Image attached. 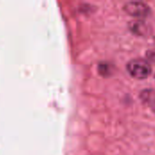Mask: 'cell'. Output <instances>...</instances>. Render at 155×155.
Returning a JSON list of instances; mask_svg holds the SVG:
<instances>
[{
    "label": "cell",
    "mask_w": 155,
    "mask_h": 155,
    "mask_svg": "<svg viewBox=\"0 0 155 155\" xmlns=\"http://www.w3.org/2000/svg\"><path fill=\"white\" fill-rule=\"evenodd\" d=\"M126 68L133 77L139 80L146 79L152 73V66L150 63L142 58H135L129 61Z\"/></svg>",
    "instance_id": "cell-1"
},
{
    "label": "cell",
    "mask_w": 155,
    "mask_h": 155,
    "mask_svg": "<svg viewBox=\"0 0 155 155\" xmlns=\"http://www.w3.org/2000/svg\"><path fill=\"white\" fill-rule=\"evenodd\" d=\"M124 10L128 15L140 18L146 17L151 12V8L146 3L139 1H132L125 3L124 5Z\"/></svg>",
    "instance_id": "cell-2"
},
{
    "label": "cell",
    "mask_w": 155,
    "mask_h": 155,
    "mask_svg": "<svg viewBox=\"0 0 155 155\" xmlns=\"http://www.w3.org/2000/svg\"><path fill=\"white\" fill-rule=\"evenodd\" d=\"M129 29L136 35H145L148 33V25L143 20H133L129 23Z\"/></svg>",
    "instance_id": "cell-3"
},
{
    "label": "cell",
    "mask_w": 155,
    "mask_h": 155,
    "mask_svg": "<svg viewBox=\"0 0 155 155\" xmlns=\"http://www.w3.org/2000/svg\"><path fill=\"white\" fill-rule=\"evenodd\" d=\"M141 99L143 103H147L151 105L155 101V92L151 89L143 90L141 93Z\"/></svg>",
    "instance_id": "cell-4"
},
{
    "label": "cell",
    "mask_w": 155,
    "mask_h": 155,
    "mask_svg": "<svg viewBox=\"0 0 155 155\" xmlns=\"http://www.w3.org/2000/svg\"><path fill=\"white\" fill-rule=\"evenodd\" d=\"M98 71L100 74L104 77H107L113 74V66L108 63H101L98 66Z\"/></svg>",
    "instance_id": "cell-5"
},
{
    "label": "cell",
    "mask_w": 155,
    "mask_h": 155,
    "mask_svg": "<svg viewBox=\"0 0 155 155\" xmlns=\"http://www.w3.org/2000/svg\"><path fill=\"white\" fill-rule=\"evenodd\" d=\"M146 57L149 62L155 63V50H149L146 53Z\"/></svg>",
    "instance_id": "cell-6"
},
{
    "label": "cell",
    "mask_w": 155,
    "mask_h": 155,
    "mask_svg": "<svg viewBox=\"0 0 155 155\" xmlns=\"http://www.w3.org/2000/svg\"><path fill=\"white\" fill-rule=\"evenodd\" d=\"M150 106H151L152 110L153 111V113H154V114H155V101H154V102H153V104H151V105H150Z\"/></svg>",
    "instance_id": "cell-7"
}]
</instances>
